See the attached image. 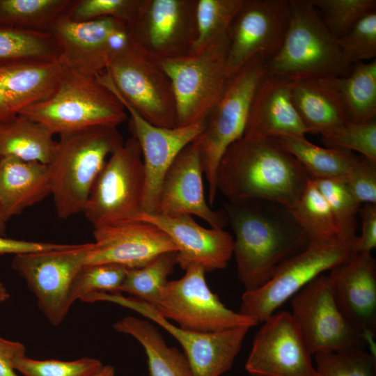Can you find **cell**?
<instances>
[{
  "label": "cell",
  "mask_w": 376,
  "mask_h": 376,
  "mask_svg": "<svg viewBox=\"0 0 376 376\" xmlns=\"http://www.w3.org/2000/svg\"><path fill=\"white\" fill-rule=\"evenodd\" d=\"M327 276L342 314L375 348L376 263L371 253H357Z\"/></svg>",
  "instance_id": "obj_21"
},
{
  "label": "cell",
  "mask_w": 376,
  "mask_h": 376,
  "mask_svg": "<svg viewBox=\"0 0 376 376\" xmlns=\"http://www.w3.org/2000/svg\"><path fill=\"white\" fill-rule=\"evenodd\" d=\"M6 230V221L3 218L2 214L1 207H0V235L5 236Z\"/></svg>",
  "instance_id": "obj_51"
},
{
  "label": "cell",
  "mask_w": 376,
  "mask_h": 376,
  "mask_svg": "<svg viewBox=\"0 0 376 376\" xmlns=\"http://www.w3.org/2000/svg\"><path fill=\"white\" fill-rule=\"evenodd\" d=\"M19 114L59 136L97 125L117 127L127 119L123 104L97 77L66 69L50 96Z\"/></svg>",
  "instance_id": "obj_4"
},
{
  "label": "cell",
  "mask_w": 376,
  "mask_h": 376,
  "mask_svg": "<svg viewBox=\"0 0 376 376\" xmlns=\"http://www.w3.org/2000/svg\"><path fill=\"white\" fill-rule=\"evenodd\" d=\"M320 135L327 147L357 152L376 162V119L361 123L348 121L343 126Z\"/></svg>",
  "instance_id": "obj_42"
},
{
  "label": "cell",
  "mask_w": 376,
  "mask_h": 376,
  "mask_svg": "<svg viewBox=\"0 0 376 376\" xmlns=\"http://www.w3.org/2000/svg\"><path fill=\"white\" fill-rule=\"evenodd\" d=\"M10 297V294L2 282L0 281V303L4 302Z\"/></svg>",
  "instance_id": "obj_50"
},
{
  "label": "cell",
  "mask_w": 376,
  "mask_h": 376,
  "mask_svg": "<svg viewBox=\"0 0 376 376\" xmlns=\"http://www.w3.org/2000/svg\"><path fill=\"white\" fill-rule=\"evenodd\" d=\"M136 221L162 230L178 248L177 265L186 270L198 266L205 272L225 268L233 255V237L222 228H205L191 215L168 217L141 212Z\"/></svg>",
  "instance_id": "obj_22"
},
{
  "label": "cell",
  "mask_w": 376,
  "mask_h": 376,
  "mask_svg": "<svg viewBox=\"0 0 376 376\" xmlns=\"http://www.w3.org/2000/svg\"><path fill=\"white\" fill-rule=\"evenodd\" d=\"M202 175L200 152L194 140L180 152L164 175L155 214L195 215L212 228L224 229L228 224L226 212L213 210L207 203Z\"/></svg>",
  "instance_id": "obj_19"
},
{
  "label": "cell",
  "mask_w": 376,
  "mask_h": 376,
  "mask_svg": "<svg viewBox=\"0 0 376 376\" xmlns=\"http://www.w3.org/2000/svg\"><path fill=\"white\" fill-rule=\"evenodd\" d=\"M65 68L59 61L0 67V122L50 96Z\"/></svg>",
  "instance_id": "obj_25"
},
{
  "label": "cell",
  "mask_w": 376,
  "mask_h": 376,
  "mask_svg": "<svg viewBox=\"0 0 376 376\" xmlns=\"http://www.w3.org/2000/svg\"><path fill=\"white\" fill-rule=\"evenodd\" d=\"M115 95L130 115V132L141 150L146 175L143 212L155 214L164 175L180 152L203 132L205 120L185 127H158L148 122L131 106Z\"/></svg>",
  "instance_id": "obj_18"
},
{
  "label": "cell",
  "mask_w": 376,
  "mask_h": 376,
  "mask_svg": "<svg viewBox=\"0 0 376 376\" xmlns=\"http://www.w3.org/2000/svg\"><path fill=\"white\" fill-rule=\"evenodd\" d=\"M289 17V0H244L228 29V77L257 55L265 61L273 56L283 42Z\"/></svg>",
  "instance_id": "obj_16"
},
{
  "label": "cell",
  "mask_w": 376,
  "mask_h": 376,
  "mask_svg": "<svg viewBox=\"0 0 376 376\" xmlns=\"http://www.w3.org/2000/svg\"><path fill=\"white\" fill-rule=\"evenodd\" d=\"M337 88L349 121L369 122L376 117V59L354 64L350 74L337 77Z\"/></svg>",
  "instance_id": "obj_32"
},
{
  "label": "cell",
  "mask_w": 376,
  "mask_h": 376,
  "mask_svg": "<svg viewBox=\"0 0 376 376\" xmlns=\"http://www.w3.org/2000/svg\"><path fill=\"white\" fill-rule=\"evenodd\" d=\"M25 354L24 344L0 337V376H19L14 368V361Z\"/></svg>",
  "instance_id": "obj_48"
},
{
  "label": "cell",
  "mask_w": 376,
  "mask_h": 376,
  "mask_svg": "<svg viewBox=\"0 0 376 376\" xmlns=\"http://www.w3.org/2000/svg\"><path fill=\"white\" fill-rule=\"evenodd\" d=\"M287 31L279 51L265 62L267 72L290 79L345 77L352 68L311 0H289Z\"/></svg>",
  "instance_id": "obj_5"
},
{
  "label": "cell",
  "mask_w": 376,
  "mask_h": 376,
  "mask_svg": "<svg viewBox=\"0 0 376 376\" xmlns=\"http://www.w3.org/2000/svg\"><path fill=\"white\" fill-rule=\"evenodd\" d=\"M359 216L361 220V234L357 241L359 252L371 253L376 247V204H362Z\"/></svg>",
  "instance_id": "obj_46"
},
{
  "label": "cell",
  "mask_w": 376,
  "mask_h": 376,
  "mask_svg": "<svg viewBox=\"0 0 376 376\" xmlns=\"http://www.w3.org/2000/svg\"><path fill=\"white\" fill-rule=\"evenodd\" d=\"M176 255L177 251L164 252L141 267L128 269L119 292H126L155 306L161 289L177 265Z\"/></svg>",
  "instance_id": "obj_35"
},
{
  "label": "cell",
  "mask_w": 376,
  "mask_h": 376,
  "mask_svg": "<svg viewBox=\"0 0 376 376\" xmlns=\"http://www.w3.org/2000/svg\"><path fill=\"white\" fill-rule=\"evenodd\" d=\"M231 226L237 276L251 290L267 282L284 261L310 241L289 208L268 201L225 204Z\"/></svg>",
  "instance_id": "obj_2"
},
{
  "label": "cell",
  "mask_w": 376,
  "mask_h": 376,
  "mask_svg": "<svg viewBox=\"0 0 376 376\" xmlns=\"http://www.w3.org/2000/svg\"><path fill=\"white\" fill-rule=\"evenodd\" d=\"M68 244L15 240L0 235V256L5 254L16 256L55 250L64 248Z\"/></svg>",
  "instance_id": "obj_47"
},
{
  "label": "cell",
  "mask_w": 376,
  "mask_h": 376,
  "mask_svg": "<svg viewBox=\"0 0 376 376\" xmlns=\"http://www.w3.org/2000/svg\"><path fill=\"white\" fill-rule=\"evenodd\" d=\"M92 243L72 244L55 250L16 255L12 268L26 282L49 323L60 324L72 304L70 290L85 266Z\"/></svg>",
  "instance_id": "obj_14"
},
{
  "label": "cell",
  "mask_w": 376,
  "mask_h": 376,
  "mask_svg": "<svg viewBox=\"0 0 376 376\" xmlns=\"http://www.w3.org/2000/svg\"><path fill=\"white\" fill-rule=\"evenodd\" d=\"M99 81L150 123L162 127L177 125L172 82L157 60L133 42L113 57Z\"/></svg>",
  "instance_id": "obj_7"
},
{
  "label": "cell",
  "mask_w": 376,
  "mask_h": 376,
  "mask_svg": "<svg viewBox=\"0 0 376 376\" xmlns=\"http://www.w3.org/2000/svg\"><path fill=\"white\" fill-rule=\"evenodd\" d=\"M327 201L343 239L357 236V216L361 205L343 179H313Z\"/></svg>",
  "instance_id": "obj_37"
},
{
  "label": "cell",
  "mask_w": 376,
  "mask_h": 376,
  "mask_svg": "<svg viewBox=\"0 0 376 376\" xmlns=\"http://www.w3.org/2000/svg\"><path fill=\"white\" fill-rule=\"evenodd\" d=\"M140 0H73L66 16L74 22L110 17L127 25L133 19Z\"/></svg>",
  "instance_id": "obj_44"
},
{
  "label": "cell",
  "mask_w": 376,
  "mask_h": 376,
  "mask_svg": "<svg viewBox=\"0 0 376 376\" xmlns=\"http://www.w3.org/2000/svg\"><path fill=\"white\" fill-rule=\"evenodd\" d=\"M309 174L275 136L242 138L225 151L217 175L218 191L230 203L268 201L291 209Z\"/></svg>",
  "instance_id": "obj_1"
},
{
  "label": "cell",
  "mask_w": 376,
  "mask_h": 376,
  "mask_svg": "<svg viewBox=\"0 0 376 376\" xmlns=\"http://www.w3.org/2000/svg\"><path fill=\"white\" fill-rule=\"evenodd\" d=\"M345 181L359 203L376 204V162L359 156Z\"/></svg>",
  "instance_id": "obj_45"
},
{
  "label": "cell",
  "mask_w": 376,
  "mask_h": 376,
  "mask_svg": "<svg viewBox=\"0 0 376 376\" xmlns=\"http://www.w3.org/2000/svg\"><path fill=\"white\" fill-rule=\"evenodd\" d=\"M185 271L182 277L169 281L159 292L155 308L162 317L182 329L204 334L258 324L227 308L208 287L202 267Z\"/></svg>",
  "instance_id": "obj_11"
},
{
  "label": "cell",
  "mask_w": 376,
  "mask_h": 376,
  "mask_svg": "<svg viewBox=\"0 0 376 376\" xmlns=\"http://www.w3.org/2000/svg\"><path fill=\"white\" fill-rule=\"evenodd\" d=\"M337 41L350 65L375 59L376 10L362 17Z\"/></svg>",
  "instance_id": "obj_43"
},
{
  "label": "cell",
  "mask_w": 376,
  "mask_h": 376,
  "mask_svg": "<svg viewBox=\"0 0 376 376\" xmlns=\"http://www.w3.org/2000/svg\"><path fill=\"white\" fill-rule=\"evenodd\" d=\"M292 315L312 354L364 350L375 352L368 339L354 329L340 311L328 276L320 274L295 294Z\"/></svg>",
  "instance_id": "obj_13"
},
{
  "label": "cell",
  "mask_w": 376,
  "mask_h": 376,
  "mask_svg": "<svg viewBox=\"0 0 376 376\" xmlns=\"http://www.w3.org/2000/svg\"><path fill=\"white\" fill-rule=\"evenodd\" d=\"M316 376H376L375 353L358 349L315 354Z\"/></svg>",
  "instance_id": "obj_40"
},
{
  "label": "cell",
  "mask_w": 376,
  "mask_h": 376,
  "mask_svg": "<svg viewBox=\"0 0 376 376\" xmlns=\"http://www.w3.org/2000/svg\"><path fill=\"white\" fill-rule=\"evenodd\" d=\"M113 328L132 336L142 345L147 356L149 376H193L185 354L169 347L151 322L127 316L115 322Z\"/></svg>",
  "instance_id": "obj_29"
},
{
  "label": "cell",
  "mask_w": 376,
  "mask_h": 376,
  "mask_svg": "<svg viewBox=\"0 0 376 376\" xmlns=\"http://www.w3.org/2000/svg\"><path fill=\"white\" fill-rule=\"evenodd\" d=\"M290 210L310 242L329 244L344 240L313 179L308 180L299 200Z\"/></svg>",
  "instance_id": "obj_33"
},
{
  "label": "cell",
  "mask_w": 376,
  "mask_h": 376,
  "mask_svg": "<svg viewBox=\"0 0 376 376\" xmlns=\"http://www.w3.org/2000/svg\"><path fill=\"white\" fill-rule=\"evenodd\" d=\"M124 143L117 127L97 125L60 136L48 165L57 216L83 212L107 158Z\"/></svg>",
  "instance_id": "obj_3"
},
{
  "label": "cell",
  "mask_w": 376,
  "mask_h": 376,
  "mask_svg": "<svg viewBox=\"0 0 376 376\" xmlns=\"http://www.w3.org/2000/svg\"><path fill=\"white\" fill-rule=\"evenodd\" d=\"M128 269L116 264L85 265L77 273L70 290V301L94 292L120 293Z\"/></svg>",
  "instance_id": "obj_39"
},
{
  "label": "cell",
  "mask_w": 376,
  "mask_h": 376,
  "mask_svg": "<svg viewBox=\"0 0 376 376\" xmlns=\"http://www.w3.org/2000/svg\"><path fill=\"white\" fill-rule=\"evenodd\" d=\"M93 237L85 265L116 264L136 269L162 253L178 251L166 233L142 221L95 228Z\"/></svg>",
  "instance_id": "obj_20"
},
{
  "label": "cell",
  "mask_w": 376,
  "mask_h": 376,
  "mask_svg": "<svg viewBox=\"0 0 376 376\" xmlns=\"http://www.w3.org/2000/svg\"><path fill=\"white\" fill-rule=\"evenodd\" d=\"M93 376H115V368L110 365L103 366Z\"/></svg>",
  "instance_id": "obj_49"
},
{
  "label": "cell",
  "mask_w": 376,
  "mask_h": 376,
  "mask_svg": "<svg viewBox=\"0 0 376 376\" xmlns=\"http://www.w3.org/2000/svg\"><path fill=\"white\" fill-rule=\"evenodd\" d=\"M51 194L48 165L11 156L0 158V207L6 222Z\"/></svg>",
  "instance_id": "obj_26"
},
{
  "label": "cell",
  "mask_w": 376,
  "mask_h": 376,
  "mask_svg": "<svg viewBox=\"0 0 376 376\" xmlns=\"http://www.w3.org/2000/svg\"><path fill=\"white\" fill-rule=\"evenodd\" d=\"M54 136L42 124L18 114L0 122V158L11 156L49 165L58 143Z\"/></svg>",
  "instance_id": "obj_28"
},
{
  "label": "cell",
  "mask_w": 376,
  "mask_h": 376,
  "mask_svg": "<svg viewBox=\"0 0 376 376\" xmlns=\"http://www.w3.org/2000/svg\"><path fill=\"white\" fill-rule=\"evenodd\" d=\"M120 22L110 17L74 22L66 14L61 16L49 30L61 50L60 63L66 70L87 75L104 72L111 61L108 36Z\"/></svg>",
  "instance_id": "obj_24"
},
{
  "label": "cell",
  "mask_w": 376,
  "mask_h": 376,
  "mask_svg": "<svg viewBox=\"0 0 376 376\" xmlns=\"http://www.w3.org/2000/svg\"><path fill=\"white\" fill-rule=\"evenodd\" d=\"M145 187L141 150L131 136L107 160L83 212L94 228L136 221L143 212Z\"/></svg>",
  "instance_id": "obj_8"
},
{
  "label": "cell",
  "mask_w": 376,
  "mask_h": 376,
  "mask_svg": "<svg viewBox=\"0 0 376 376\" xmlns=\"http://www.w3.org/2000/svg\"><path fill=\"white\" fill-rule=\"evenodd\" d=\"M102 366L100 360L86 357L61 361L33 359L24 355L14 361V368L24 376H93Z\"/></svg>",
  "instance_id": "obj_41"
},
{
  "label": "cell",
  "mask_w": 376,
  "mask_h": 376,
  "mask_svg": "<svg viewBox=\"0 0 376 376\" xmlns=\"http://www.w3.org/2000/svg\"><path fill=\"white\" fill-rule=\"evenodd\" d=\"M336 39L349 32L365 15L376 10L375 0H311Z\"/></svg>",
  "instance_id": "obj_38"
},
{
  "label": "cell",
  "mask_w": 376,
  "mask_h": 376,
  "mask_svg": "<svg viewBox=\"0 0 376 376\" xmlns=\"http://www.w3.org/2000/svg\"><path fill=\"white\" fill-rule=\"evenodd\" d=\"M292 81L265 71L253 97L243 138L256 140L310 133L294 106Z\"/></svg>",
  "instance_id": "obj_23"
},
{
  "label": "cell",
  "mask_w": 376,
  "mask_h": 376,
  "mask_svg": "<svg viewBox=\"0 0 376 376\" xmlns=\"http://www.w3.org/2000/svg\"><path fill=\"white\" fill-rule=\"evenodd\" d=\"M265 62L262 55H257L228 78L221 97L205 120L203 132L194 139L208 183L210 205L218 193L220 160L227 148L244 136L253 97L265 71Z\"/></svg>",
  "instance_id": "obj_6"
},
{
  "label": "cell",
  "mask_w": 376,
  "mask_h": 376,
  "mask_svg": "<svg viewBox=\"0 0 376 376\" xmlns=\"http://www.w3.org/2000/svg\"><path fill=\"white\" fill-rule=\"evenodd\" d=\"M228 31L199 52L158 61L173 85L177 111L176 127L205 120L225 88Z\"/></svg>",
  "instance_id": "obj_9"
},
{
  "label": "cell",
  "mask_w": 376,
  "mask_h": 376,
  "mask_svg": "<svg viewBox=\"0 0 376 376\" xmlns=\"http://www.w3.org/2000/svg\"><path fill=\"white\" fill-rule=\"evenodd\" d=\"M81 301H109L132 310L168 331L181 345L193 376H220L229 370L240 352L249 327L214 333H198L182 329L162 317L152 305L120 293L98 292Z\"/></svg>",
  "instance_id": "obj_12"
},
{
  "label": "cell",
  "mask_w": 376,
  "mask_h": 376,
  "mask_svg": "<svg viewBox=\"0 0 376 376\" xmlns=\"http://www.w3.org/2000/svg\"><path fill=\"white\" fill-rule=\"evenodd\" d=\"M281 145L301 164L311 179H343L359 156L353 152L323 148L305 136H275Z\"/></svg>",
  "instance_id": "obj_30"
},
{
  "label": "cell",
  "mask_w": 376,
  "mask_h": 376,
  "mask_svg": "<svg viewBox=\"0 0 376 376\" xmlns=\"http://www.w3.org/2000/svg\"><path fill=\"white\" fill-rule=\"evenodd\" d=\"M357 241L358 236L329 244L310 242L281 263L264 285L245 290L239 313L263 322L312 280L358 253Z\"/></svg>",
  "instance_id": "obj_10"
},
{
  "label": "cell",
  "mask_w": 376,
  "mask_h": 376,
  "mask_svg": "<svg viewBox=\"0 0 376 376\" xmlns=\"http://www.w3.org/2000/svg\"><path fill=\"white\" fill-rule=\"evenodd\" d=\"M61 50L50 32L0 26V67L59 61Z\"/></svg>",
  "instance_id": "obj_31"
},
{
  "label": "cell",
  "mask_w": 376,
  "mask_h": 376,
  "mask_svg": "<svg viewBox=\"0 0 376 376\" xmlns=\"http://www.w3.org/2000/svg\"><path fill=\"white\" fill-rule=\"evenodd\" d=\"M73 0H0V26L49 32Z\"/></svg>",
  "instance_id": "obj_34"
},
{
  "label": "cell",
  "mask_w": 376,
  "mask_h": 376,
  "mask_svg": "<svg viewBox=\"0 0 376 376\" xmlns=\"http://www.w3.org/2000/svg\"><path fill=\"white\" fill-rule=\"evenodd\" d=\"M197 0H140L127 25L134 43L155 60L189 55L197 37Z\"/></svg>",
  "instance_id": "obj_15"
},
{
  "label": "cell",
  "mask_w": 376,
  "mask_h": 376,
  "mask_svg": "<svg viewBox=\"0 0 376 376\" xmlns=\"http://www.w3.org/2000/svg\"><path fill=\"white\" fill-rule=\"evenodd\" d=\"M311 355L291 313L283 311L263 322L245 369L253 376H316Z\"/></svg>",
  "instance_id": "obj_17"
},
{
  "label": "cell",
  "mask_w": 376,
  "mask_h": 376,
  "mask_svg": "<svg viewBox=\"0 0 376 376\" xmlns=\"http://www.w3.org/2000/svg\"><path fill=\"white\" fill-rule=\"evenodd\" d=\"M244 0H197L195 54L228 31Z\"/></svg>",
  "instance_id": "obj_36"
},
{
  "label": "cell",
  "mask_w": 376,
  "mask_h": 376,
  "mask_svg": "<svg viewBox=\"0 0 376 376\" xmlns=\"http://www.w3.org/2000/svg\"><path fill=\"white\" fill-rule=\"evenodd\" d=\"M337 77L293 79L292 102L310 133L322 134L349 121L337 88Z\"/></svg>",
  "instance_id": "obj_27"
}]
</instances>
